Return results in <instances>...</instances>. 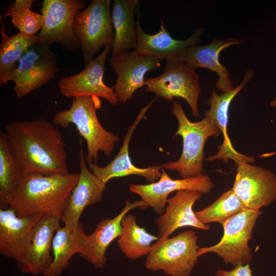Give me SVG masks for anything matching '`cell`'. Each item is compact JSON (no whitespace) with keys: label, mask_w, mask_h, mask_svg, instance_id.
I'll use <instances>...</instances> for the list:
<instances>
[{"label":"cell","mask_w":276,"mask_h":276,"mask_svg":"<svg viewBox=\"0 0 276 276\" xmlns=\"http://www.w3.org/2000/svg\"><path fill=\"white\" fill-rule=\"evenodd\" d=\"M10 152L22 175L69 173L62 132L42 118L13 121L5 127Z\"/></svg>","instance_id":"cell-1"},{"label":"cell","mask_w":276,"mask_h":276,"mask_svg":"<svg viewBox=\"0 0 276 276\" xmlns=\"http://www.w3.org/2000/svg\"><path fill=\"white\" fill-rule=\"evenodd\" d=\"M79 173L42 175H24L9 207L19 217L49 216L61 219L70 194L77 184Z\"/></svg>","instance_id":"cell-2"},{"label":"cell","mask_w":276,"mask_h":276,"mask_svg":"<svg viewBox=\"0 0 276 276\" xmlns=\"http://www.w3.org/2000/svg\"><path fill=\"white\" fill-rule=\"evenodd\" d=\"M101 107L100 98L82 96L74 98L70 107L55 113L52 123L55 126L67 128L74 124L79 134L86 141L87 153L85 157L88 165L98 160V152L110 156L120 137L106 130L100 124L96 113Z\"/></svg>","instance_id":"cell-3"},{"label":"cell","mask_w":276,"mask_h":276,"mask_svg":"<svg viewBox=\"0 0 276 276\" xmlns=\"http://www.w3.org/2000/svg\"><path fill=\"white\" fill-rule=\"evenodd\" d=\"M177 120L178 127L176 135L182 139V150L178 160L162 166L163 168L175 170L182 179L196 177L202 173L203 149L210 137H218L221 132L216 125L205 117L198 122L190 121L178 102H173L171 109Z\"/></svg>","instance_id":"cell-4"},{"label":"cell","mask_w":276,"mask_h":276,"mask_svg":"<svg viewBox=\"0 0 276 276\" xmlns=\"http://www.w3.org/2000/svg\"><path fill=\"white\" fill-rule=\"evenodd\" d=\"M262 213L260 210L245 209L226 219L221 223L223 234L220 240L213 246L199 247L198 257L214 252L234 267L249 264L252 255L248 243Z\"/></svg>","instance_id":"cell-5"},{"label":"cell","mask_w":276,"mask_h":276,"mask_svg":"<svg viewBox=\"0 0 276 276\" xmlns=\"http://www.w3.org/2000/svg\"><path fill=\"white\" fill-rule=\"evenodd\" d=\"M197 241L196 232L188 229L155 242L147 256L146 268L169 276H190L199 258Z\"/></svg>","instance_id":"cell-6"},{"label":"cell","mask_w":276,"mask_h":276,"mask_svg":"<svg viewBox=\"0 0 276 276\" xmlns=\"http://www.w3.org/2000/svg\"><path fill=\"white\" fill-rule=\"evenodd\" d=\"M110 0H93L75 15L73 30L85 65L93 60L103 47L112 45L114 36Z\"/></svg>","instance_id":"cell-7"},{"label":"cell","mask_w":276,"mask_h":276,"mask_svg":"<svg viewBox=\"0 0 276 276\" xmlns=\"http://www.w3.org/2000/svg\"><path fill=\"white\" fill-rule=\"evenodd\" d=\"M57 57L50 47L34 44L0 84L6 85L9 81L13 82L15 94L17 98H21L56 77L59 71Z\"/></svg>","instance_id":"cell-8"},{"label":"cell","mask_w":276,"mask_h":276,"mask_svg":"<svg viewBox=\"0 0 276 276\" xmlns=\"http://www.w3.org/2000/svg\"><path fill=\"white\" fill-rule=\"evenodd\" d=\"M145 91L153 93L156 97L173 102L181 98L189 105L193 116H199L198 101L201 93L199 75L196 69L185 62L166 61L163 73L146 79Z\"/></svg>","instance_id":"cell-9"},{"label":"cell","mask_w":276,"mask_h":276,"mask_svg":"<svg viewBox=\"0 0 276 276\" xmlns=\"http://www.w3.org/2000/svg\"><path fill=\"white\" fill-rule=\"evenodd\" d=\"M83 0H43L41 4L43 25L38 36V44L50 47L59 43L68 51L79 48L73 30V23L78 11L84 9Z\"/></svg>","instance_id":"cell-10"},{"label":"cell","mask_w":276,"mask_h":276,"mask_svg":"<svg viewBox=\"0 0 276 276\" xmlns=\"http://www.w3.org/2000/svg\"><path fill=\"white\" fill-rule=\"evenodd\" d=\"M236 165L231 189L247 209L258 211L276 200V176L272 172L246 162Z\"/></svg>","instance_id":"cell-11"},{"label":"cell","mask_w":276,"mask_h":276,"mask_svg":"<svg viewBox=\"0 0 276 276\" xmlns=\"http://www.w3.org/2000/svg\"><path fill=\"white\" fill-rule=\"evenodd\" d=\"M111 45L104 48L102 53L85 65L79 73L61 78L57 82L60 93L67 98L93 96L103 98L112 105L119 99L112 87L103 82L105 61Z\"/></svg>","instance_id":"cell-12"},{"label":"cell","mask_w":276,"mask_h":276,"mask_svg":"<svg viewBox=\"0 0 276 276\" xmlns=\"http://www.w3.org/2000/svg\"><path fill=\"white\" fill-rule=\"evenodd\" d=\"M162 61L139 54L135 50L108 58L110 66L117 75L112 87L119 101L124 104L131 100L136 90L145 86L146 74L159 68Z\"/></svg>","instance_id":"cell-13"},{"label":"cell","mask_w":276,"mask_h":276,"mask_svg":"<svg viewBox=\"0 0 276 276\" xmlns=\"http://www.w3.org/2000/svg\"><path fill=\"white\" fill-rule=\"evenodd\" d=\"M139 7L136 10L137 53L145 56L165 60L166 61L184 62L188 49L197 44L204 31L201 27L197 28L188 38L177 40L173 38L162 23L159 31L154 34L146 33L141 25Z\"/></svg>","instance_id":"cell-14"},{"label":"cell","mask_w":276,"mask_h":276,"mask_svg":"<svg viewBox=\"0 0 276 276\" xmlns=\"http://www.w3.org/2000/svg\"><path fill=\"white\" fill-rule=\"evenodd\" d=\"M214 187V185L208 175L201 173L192 178L173 179L163 168L157 181L147 185L131 184L129 185V190L131 193L138 195L147 206H150L160 215L165 211L168 197L171 193L189 190L207 194Z\"/></svg>","instance_id":"cell-15"},{"label":"cell","mask_w":276,"mask_h":276,"mask_svg":"<svg viewBox=\"0 0 276 276\" xmlns=\"http://www.w3.org/2000/svg\"><path fill=\"white\" fill-rule=\"evenodd\" d=\"M142 200L130 202L125 201L122 210L113 218H104L98 223L94 232L89 235L84 234L82 241L81 257L92 264L96 269H103L107 263L106 251L110 243L120 236L122 231L121 221L123 217L133 209L147 208Z\"/></svg>","instance_id":"cell-16"},{"label":"cell","mask_w":276,"mask_h":276,"mask_svg":"<svg viewBox=\"0 0 276 276\" xmlns=\"http://www.w3.org/2000/svg\"><path fill=\"white\" fill-rule=\"evenodd\" d=\"M80 173L79 179L73 189L63 212L61 221L64 225L77 226L84 209L100 202L106 185L103 183L86 164L83 149V140L79 141Z\"/></svg>","instance_id":"cell-17"},{"label":"cell","mask_w":276,"mask_h":276,"mask_svg":"<svg viewBox=\"0 0 276 276\" xmlns=\"http://www.w3.org/2000/svg\"><path fill=\"white\" fill-rule=\"evenodd\" d=\"M60 221L58 218L43 216L34 225L26 254L17 263L22 273L43 275L49 269L53 261V239Z\"/></svg>","instance_id":"cell-18"},{"label":"cell","mask_w":276,"mask_h":276,"mask_svg":"<svg viewBox=\"0 0 276 276\" xmlns=\"http://www.w3.org/2000/svg\"><path fill=\"white\" fill-rule=\"evenodd\" d=\"M201 197L202 193L199 192L180 190L168 198L164 213L154 220L159 238L156 242L164 241L174 231L182 227L209 230L210 226L200 222L193 210V205Z\"/></svg>","instance_id":"cell-19"},{"label":"cell","mask_w":276,"mask_h":276,"mask_svg":"<svg viewBox=\"0 0 276 276\" xmlns=\"http://www.w3.org/2000/svg\"><path fill=\"white\" fill-rule=\"evenodd\" d=\"M42 215L18 216L10 207L0 209V252L17 263L23 259L34 225Z\"/></svg>","instance_id":"cell-20"},{"label":"cell","mask_w":276,"mask_h":276,"mask_svg":"<svg viewBox=\"0 0 276 276\" xmlns=\"http://www.w3.org/2000/svg\"><path fill=\"white\" fill-rule=\"evenodd\" d=\"M154 100L153 99L141 109L136 120L128 128L120 151L109 164L104 167H100L95 163L88 165L90 170L104 184L106 185L111 179L129 175L143 176L149 183L157 181L160 177L163 169L162 166L138 168L132 164L128 150L129 142L134 130Z\"/></svg>","instance_id":"cell-21"},{"label":"cell","mask_w":276,"mask_h":276,"mask_svg":"<svg viewBox=\"0 0 276 276\" xmlns=\"http://www.w3.org/2000/svg\"><path fill=\"white\" fill-rule=\"evenodd\" d=\"M254 71L251 69L247 71L242 82L231 91L219 95L214 90L212 91L208 100L210 106L208 111L204 113L205 117L210 119L218 127L223 136V142L218 147L217 153L206 158V160L213 161L222 159L226 163L228 159L234 160L236 164L240 162L249 163L251 157L242 154L237 152L231 143L227 133V125L228 121V110L231 101L236 95L244 87L253 77Z\"/></svg>","instance_id":"cell-22"},{"label":"cell","mask_w":276,"mask_h":276,"mask_svg":"<svg viewBox=\"0 0 276 276\" xmlns=\"http://www.w3.org/2000/svg\"><path fill=\"white\" fill-rule=\"evenodd\" d=\"M242 41L235 38H215L204 45L198 44L190 47L186 54L184 62L196 69L206 68L215 72L218 76L216 87L223 94L234 89L228 71L219 60V55L224 49L233 45H240Z\"/></svg>","instance_id":"cell-23"},{"label":"cell","mask_w":276,"mask_h":276,"mask_svg":"<svg viewBox=\"0 0 276 276\" xmlns=\"http://www.w3.org/2000/svg\"><path fill=\"white\" fill-rule=\"evenodd\" d=\"M139 7L138 0L113 1L111 20L114 36L111 45V57L136 49L137 36L135 16Z\"/></svg>","instance_id":"cell-24"},{"label":"cell","mask_w":276,"mask_h":276,"mask_svg":"<svg viewBox=\"0 0 276 276\" xmlns=\"http://www.w3.org/2000/svg\"><path fill=\"white\" fill-rule=\"evenodd\" d=\"M84 233L82 224L77 226H59L52 242L53 261L43 276H58L68 266L72 257L80 254Z\"/></svg>","instance_id":"cell-25"},{"label":"cell","mask_w":276,"mask_h":276,"mask_svg":"<svg viewBox=\"0 0 276 276\" xmlns=\"http://www.w3.org/2000/svg\"><path fill=\"white\" fill-rule=\"evenodd\" d=\"M122 231L117 240L120 250L128 259L137 260L147 256L151 250L153 242L159 240L140 226L136 218L132 214H126L122 219Z\"/></svg>","instance_id":"cell-26"},{"label":"cell","mask_w":276,"mask_h":276,"mask_svg":"<svg viewBox=\"0 0 276 276\" xmlns=\"http://www.w3.org/2000/svg\"><path fill=\"white\" fill-rule=\"evenodd\" d=\"M5 26L1 27L0 44V82L14 69L29 49L38 41L37 35H30L21 32L9 36L5 32Z\"/></svg>","instance_id":"cell-27"},{"label":"cell","mask_w":276,"mask_h":276,"mask_svg":"<svg viewBox=\"0 0 276 276\" xmlns=\"http://www.w3.org/2000/svg\"><path fill=\"white\" fill-rule=\"evenodd\" d=\"M22 173L11 155L4 131L0 132L1 208L9 207Z\"/></svg>","instance_id":"cell-28"},{"label":"cell","mask_w":276,"mask_h":276,"mask_svg":"<svg viewBox=\"0 0 276 276\" xmlns=\"http://www.w3.org/2000/svg\"><path fill=\"white\" fill-rule=\"evenodd\" d=\"M247 209L232 189L224 192L206 208L195 212L200 222L208 225L212 222L220 224L232 216Z\"/></svg>","instance_id":"cell-29"},{"label":"cell","mask_w":276,"mask_h":276,"mask_svg":"<svg viewBox=\"0 0 276 276\" xmlns=\"http://www.w3.org/2000/svg\"><path fill=\"white\" fill-rule=\"evenodd\" d=\"M34 0H16L7 8L5 17L10 16L14 26L19 32L30 35L35 34L42 28V14L31 10Z\"/></svg>","instance_id":"cell-30"},{"label":"cell","mask_w":276,"mask_h":276,"mask_svg":"<svg viewBox=\"0 0 276 276\" xmlns=\"http://www.w3.org/2000/svg\"><path fill=\"white\" fill-rule=\"evenodd\" d=\"M214 276H253L249 264L234 267L231 270H218Z\"/></svg>","instance_id":"cell-31"},{"label":"cell","mask_w":276,"mask_h":276,"mask_svg":"<svg viewBox=\"0 0 276 276\" xmlns=\"http://www.w3.org/2000/svg\"><path fill=\"white\" fill-rule=\"evenodd\" d=\"M270 106L272 107L276 106V99L270 102Z\"/></svg>","instance_id":"cell-32"}]
</instances>
